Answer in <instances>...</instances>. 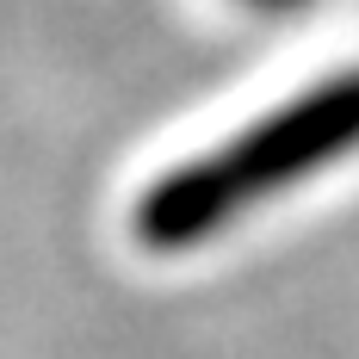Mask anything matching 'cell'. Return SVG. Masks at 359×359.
Instances as JSON below:
<instances>
[{
	"instance_id": "6da1fadb",
	"label": "cell",
	"mask_w": 359,
	"mask_h": 359,
	"mask_svg": "<svg viewBox=\"0 0 359 359\" xmlns=\"http://www.w3.org/2000/svg\"><path fill=\"white\" fill-rule=\"evenodd\" d=\"M359 155V62L310 81L279 106L248 118L223 143L155 174L130 205V229L149 254H186L217 242L236 217Z\"/></svg>"
},
{
	"instance_id": "7a4b0ae2",
	"label": "cell",
	"mask_w": 359,
	"mask_h": 359,
	"mask_svg": "<svg viewBox=\"0 0 359 359\" xmlns=\"http://www.w3.org/2000/svg\"><path fill=\"white\" fill-rule=\"evenodd\" d=\"M254 6H304V0H254Z\"/></svg>"
}]
</instances>
